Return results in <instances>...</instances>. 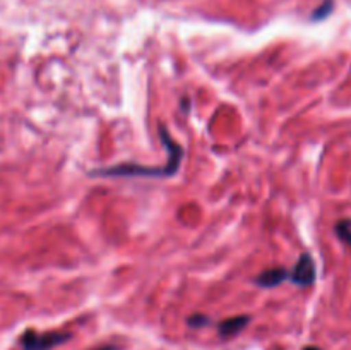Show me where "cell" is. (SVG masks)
<instances>
[{"label":"cell","instance_id":"cell-1","mask_svg":"<svg viewBox=\"0 0 351 350\" xmlns=\"http://www.w3.org/2000/svg\"><path fill=\"white\" fill-rule=\"evenodd\" d=\"M160 139L168 151V161L163 167H144V165L136 163H123L115 165L108 168H96L91 170V177H153V178H168L175 177L182 165L184 158V150L175 139H171L167 127L160 126Z\"/></svg>","mask_w":351,"mask_h":350},{"label":"cell","instance_id":"cell-2","mask_svg":"<svg viewBox=\"0 0 351 350\" xmlns=\"http://www.w3.org/2000/svg\"><path fill=\"white\" fill-rule=\"evenodd\" d=\"M71 338L69 333H36L26 331L21 336V345L24 350H51Z\"/></svg>","mask_w":351,"mask_h":350},{"label":"cell","instance_id":"cell-3","mask_svg":"<svg viewBox=\"0 0 351 350\" xmlns=\"http://www.w3.org/2000/svg\"><path fill=\"white\" fill-rule=\"evenodd\" d=\"M288 278H290L295 285H298V287H308V285L314 283L315 278H317L314 257L308 253L302 254L300 259L295 264L293 271L288 275Z\"/></svg>","mask_w":351,"mask_h":350},{"label":"cell","instance_id":"cell-4","mask_svg":"<svg viewBox=\"0 0 351 350\" xmlns=\"http://www.w3.org/2000/svg\"><path fill=\"white\" fill-rule=\"evenodd\" d=\"M288 271L285 268H273V270H266L264 273H261L256 278V283L263 288H271L278 287L280 283H283L288 278Z\"/></svg>","mask_w":351,"mask_h":350},{"label":"cell","instance_id":"cell-5","mask_svg":"<svg viewBox=\"0 0 351 350\" xmlns=\"http://www.w3.org/2000/svg\"><path fill=\"white\" fill-rule=\"evenodd\" d=\"M249 316H235V318L225 319L219 323V335L221 336H233L237 333L242 331L247 325H249Z\"/></svg>","mask_w":351,"mask_h":350},{"label":"cell","instance_id":"cell-6","mask_svg":"<svg viewBox=\"0 0 351 350\" xmlns=\"http://www.w3.org/2000/svg\"><path fill=\"white\" fill-rule=\"evenodd\" d=\"M332 9H335V0H324V2L314 10V14H312V21L326 19V17L332 12Z\"/></svg>","mask_w":351,"mask_h":350},{"label":"cell","instance_id":"cell-7","mask_svg":"<svg viewBox=\"0 0 351 350\" xmlns=\"http://www.w3.org/2000/svg\"><path fill=\"white\" fill-rule=\"evenodd\" d=\"M336 233H338V237L343 240V242H346L351 247V222L350 220H343V222H339L338 225H336Z\"/></svg>","mask_w":351,"mask_h":350},{"label":"cell","instance_id":"cell-8","mask_svg":"<svg viewBox=\"0 0 351 350\" xmlns=\"http://www.w3.org/2000/svg\"><path fill=\"white\" fill-rule=\"evenodd\" d=\"M209 318L204 314H194L187 319V325L192 326V328H201V326L208 325Z\"/></svg>","mask_w":351,"mask_h":350},{"label":"cell","instance_id":"cell-9","mask_svg":"<svg viewBox=\"0 0 351 350\" xmlns=\"http://www.w3.org/2000/svg\"><path fill=\"white\" fill-rule=\"evenodd\" d=\"M98 350H119V349H117L115 345H106V347H101V349H98Z\"/></svg>","mask_w":351,"mask_h":350},{"label":"cell","instance_id":"cell-10","mask_svg":"<svg viewBox=\"0 0 351 350\" xmlns=\"http://www.w3.org/2000/svg\"><path fill=\"white\" fill-rule=\"evenodd\" d=\"M304 350H321V349H317V347H307V349H304Z\"/></svg>","mask_w":351,"mask_h":350}]
</instances>
